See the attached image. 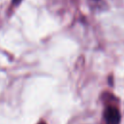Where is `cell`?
I'll list each match as a JSON object with an SVG mask.
<instances>
[{
    "instance_id": "1",
    "label": "cell",
    "mask_w": 124,
    "mask_h": 124,
    "mask_svg": "<svg viewBox=\"0 0 124 124\" xmlns=\"http://www.w3.org/2000/svg\"><path fill=\"white\" fill-rule=\"evenodd\" d=\"M104 118L106 124H119L120 113L115 107H107L104 111Z\"/></svg>"
},
{
    "instance_id": "2",
    "label": "cell",
    "mask_w": 124,
    "mask_h": 124,
    "mask_svg": "<svg viewBox=\"0 0 124 124\" xmlns=\"http://www.w3.org/2000/svg\"><path fill=\"white\" fill-rule=\"evenodd\" d=\"M21 1H22V0H12V4H13L14 6H18Z\"/></svg>"
},
{
    "instance_id": "3",
    "label": "cell",
    "mask_w": 124,
    "mask_h": 124,
    "mask_svg": "<svg viewBox=\"0 0 124 124\" xmlns=\"http://www.w3.org/2000/svg\"><path fill=\"white\" fill-rule=\"evenodd\" d=\"M38 124H46V123H45V122H44V121H41V122H39V123H38Z\"/></svg>"
}]
</instances>
